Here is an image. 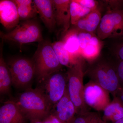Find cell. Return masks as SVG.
I'll return each mask as SVG.
<instances>
[{
    "mask_svg": "<svg viewBox=\"0 0 123 123\" xmlns=\"http://www.w3.org/2000/svg\"><path fill=\"white\" fill-rule=\"evenodd\" d=\"M113 123H123V118Z\"/></svg>",
    "mask_w": 123,
    "mask_h": 123,
    "instance_id": "f546056e",
    "label": "cell"
},
{
    "mask_svg": "<svg viewBox=\"0 0 123 123\" xmlns=\"http://www.w3.org/2000/svg\"><path fill=\"white\" fill-rule=\"evenodd\" d=\"M78 31L75 28L69 29L65 34L62 40L65 49L75 59L81 56L78 36Z\"/></svg>",
    "mask_w": 123,
    "mask_h": 123,
    "instance_id": "e0dca14e",
    "label": "cell"
},
{
    "mask_svg": "<svg viewBox=\"0 0 123 123\" xmlns=\"http://www.w3.org/2000/svg\"><path fill=\"white\" fill-rule=\"evenodd\" d=\"M56 27L62 30L64 34L69 30L71 23L69 0H53Z\"/></svg>",
    "mask_w": 123,
    "mask_h": 123,
    "instance_id": "4fadbf2b",
    "label": "cell"
},
{
    "mask_svg": "<svg viewBox=\"0 0 123 123\" xmlns=\"http://www.w3.org/2000/svg\"><path fill=\"white\" fill-rule=\"evenodd\" d=\"M86 73L90 80L99 85L113 96L121 87L116 65L110 62L101 61L92 64Z\"/></svg>",
    "mask_w": 123,
    "mask_h": 123,
    "instance_id": "277c9868",
    "label": "cell"
},
{
    "mask_svg": "<svg viewBox=\"0 0 123 123\" xmlns=\"http://www.w3.org/2000/svg\"><path fill=\"white\" fill-rule=\"evenodd\" d=\"M102 117L98 112L88 111L76 114L68 123H102Z\"/></svg>",
    "mask_w": 123,
    "mask_h": 123,
    "instance_id": "603a6c76",
    "label": "cell"
},
{
    "mask_svg": "<svg viewBox=\"0 0 123 123\" xmlns=\"http://www.w3.org/2000/svg\"><path fill=\"white\" fill-rule=\"evenodd\" d=\"M102 123H106V122H104V121H103V122Z\"/></svg>",
    "mask_w": 123,
    "mask_h": 123,
    "instance_id": "4dcf8cb0",
    "label": "cell"
},
{
    "mask_svg": "<svg viewBox=\"0 0 123 123\" xmlns=\"http://www.w3.org/2000/svg\"><path fill=\"white\" fill-rule=\"evenodd\" d=\"M31 123H41L51 115L52 108L37 88H29L21 93L16 100Z\"/></svg>",
    "mask_w": 123,
    "mask_h": 123,
    "instance_id": "6da1fadb",
    "label": "cell"
},
{
    "mask_svg": "<svg viewBox=\"0 0 123 123\" xmlns=\"http://www.w3.org/2000/svg\"><path fill=\"white\" fill-rule=\"evenodd\" d=\"M7 65L11 74L12 84L14 87L25 89L31 88L30 85L35 76L34 65L32 60L17 58L9 61Z\"/></svg>",
    "mask_w": 123,
    "mask_h": 123,
    "instance_id": "52a82bcc",
    "label": "cell"
},
{
    "mask_svg": "<svg viewBox=\"0 0 123 123\" xmlns=\"http://www.w3.org/2000/svg\"><path fill=\"white\" fill-rule=\"evenodd\" d=\"M2 43L1 44L0 53V93L5 95L10 93L12 84L11 74L3 56Z\"/></svg>",
    "mask_w": 123,
    "mask_h": 123,
    "instance_id": "ac0fdd59",
    "label": "cell"
},
{
    "mask_svg": "<svg viewBox=\"0 0 123 123\" xmlns=\"http://www.w3.org/2000/svg\"><path fill=\"white\" fill-rule=\"evenodd\" d=\"M17 7L13 0L0 1V22L6 29L16 27L20 23Z\"/></svg>",
    "mask_w": 123,
    "mask_h": 123,
    "instance_id": "7c38bea8",
    "label": "cell"
},
{
    "mask_svg": "<svg viewBox=\"0 0 123 123\" xmlns=\"http://www.w3.org/2000/svg\"><path fill=\"white\" fill-rule=\"evenodd\" d=\"M101 45L99 39L93 36L86 47L81 52V55L88 60L94 59L99 55Z\"/></svg>",
    "mask_w": 123,
    "mask_h": 123,
    "instance_id": "44dd1931",
    "label": "cell"
},
{
    "mask_svg": "<svg viewBox=\"0 0 123 123\" xmlns=\"http://www.w3.org/2000/svg\"><path fill=\"white\" fill-rule=\"evenodd\" d=\"M118 38V41L116 45L115 52L120 60L123 61V36Z\"/></svg>",
    "mask_w": 123,
    "mask_h": 123,
    "instance_id": "484cf974",
    "label": "cell"
},
{
    "mask_svg": "<svg viewBox=\"0 0 123 123\" xmlns=\"http://www.w3.org/2000/svg\"><path fill=\"white\" fill-rule=\"evenodd\" d=\"M70 20L71 24L75 25L82 18L91 12V10L81 6L78 3L71 0L70 5Z\"/></svg>",
    "mask_w": 123,
    "mask_h": 123,
    "instance_id": "7402d4cb",
    "label": "cell"
},
{
    "mask_svg": "<svg viewBox=\"0 0 123 123\" xmlns=\"http://www.w3.org/2000/svg\"><path fill=\"white\" fill-rule=\"evenodd\" d=\"M117 75L121 87L123 88V61L120 60L116 65Z\"/></svg>",
    "mask_w": 123,
    "mask_h": 123,
    "instance_id": "4316f807",
    "label": "cell"
},
{
    "mask_svg": "<svg viewBox=\"0 0 123 123\" xmlns=\"http://www.w3.org/2000/svg\"><path fill=\"white\" fill-rule=\"evenodd\" d=\"M110 93L90 80L84 85V99L86 105L98 111H103L111 102Z\"/></svg>",
    "mask_w": 123,
    "mask_h": 123,
    "instance_id": "9c48e42d",
    "label": "cell"
},
{
    "mask_svg": "<svg viewBox=\"0 0 123 123\" xmlns=\"http://www.w3.org/2000/svg\"><path fill=\"white\" fill-rule=\"evenodd\" d=\"M17 7L20 20H31L37 14L38 12L33 1L13 0Z\"/></svg>",
    "mask_w": 123,
    "mask_h": 123,
    "instance_id": "d6986e66",
    "label": "cell"
},
{
    "mask_svg": "<svg viewBox=\"0 0 123 123\" xmlns=\"http://www.w3.org/2000/svg\"><path fill=\"white\" fill-rule=\"evenodd\" d=\"M103 111L102 119L104 122L113 123L123 118V103L116 96Z\"/></svg>",
    "mask_w": 123,
    "mask_h": 123,
    "instance_id": "9a60e30c",
    "label": "cell"
},
{
    "mask_svg": "<svg viewBox=\"0 0 123 123\" xmlns=\"http://www.w3.org/2000/svg\"><path fill=\"white\" fill-rule=\"evenodd\" d=\"M102 18L101 12L98 9L91 11L79 20L74 25V28L79 31L92 33L98 29Z\"/></svg>",
    "mask_w": 123,
    "mask_h": 123,
    "instance_id": "2e32d148",
    "label": "cell"
},
{
    "mask_svg": "<svg viewBox=\"0 0 123 123\" xmlns=\"http://www.w3.org/2000/svg\"><path fill=\"white\" fill-rule=\"evenodd\" d=\"M32 60L34 65L35 76L38 81L53 73L60 71L62 67L51 43L47 40L39 43Z\"/></svg>",
    "mask_w": 123,
    "mask_h": 123,
    "instance_id": "3957f363",
    "label": "cell"
},
{
    "mask_svg": "<svg viewBox=\"0 0 123 123\" xmlns=\"http://www.w3.org/2000/svg\"><path fill=\"white\" fill-rule=\"evenodd\" d=\"M115 96L118 97L123 103V88L121 87L119 89Z\"/></svg>",
    "mask_w": 123,
    "mask_h": 123,
    "instance_id": "f1b7e54d",
    "label": "cell"
},
{
    "mask_svg": "<svg viewBox=\"0 0 123 123\" xmlns=\"http://www.w3.org/2000/svg\"><path fill=\"white\" fill-rule=\"evenodd\" d=\"M67 74L68 91L69 97L76 108V114L89 111V107L84 99L83 63L81 56L77 58L72 65L68 68Z\"/></svg>",
    "mask_w": 123,
    "mask_h": 123,
    "instance_id": "7a4b0ae2",
    "label": "cell"
},
{
    "mask_svg": "<svg viewBox=\"0 0 123 123\" xmlns=\"http://www.w3.org/2000/svg\"><path fill=\"white\" fill-rule=\"evenodd\" d=\"M2 40L18 43L20 46L23 44L34 42L38 43L44 40L39 25L35 20H26L20 23L10 32L4 33L1 31Z\"/></svg>",
    "mask_w": 123,
    "mask_h": 123,
    "instance_id": "8992f818",
    "label": "cell"
},
{
    "mask_svg": "<svg viewBox=\"0 0 123 123\" xmlns=\"http://www.w3.org/2000/svg\"><path fill=\"white\" fill-rule=\"evenodd\" d=\"M42 123H62L54 116L51 115L44 120Z\"/></svg>",
    "mask_w": 123,
    "mask_h": 123,
    "instance_id": "83f0119b",
    "label": "cell"
},
{
    "mask_svg": "<svg viewBox=\"0 0 123 123\" xmlns=\"http://www.w3.org/2000/svg\"><path fill=\"white\" fill-rule=\"evenodd\" d=\"M76 114V108L70 99L67 87L63 97L52 107L51 115L62 123H68Z\"/></svg>",
    "mask_w": 123,
    "mask_h": 123,
    "instance_id": "30bf717a",
    "label": "cell"
},
{
    "mask_svg": "<svg viewBox=\"0 0 123 123\" xmlns=\"http://www.w3.org/2000/svg\"><path fill=\"white\" fill-rule=\"evenodd\" d=\"M51 45L61 64L68 68L71 67L77 59H74L66 50L62 40L51 43Z\"/></svg>",
    "mask_w": 123,
    "mask_h": 123,
    "instance_id": "ffe728a7",
    "label": "cell"
},
{
    "mask_svg": "<svg viewBox=\"0 0 123 123\" xmlns=\"http://www.w3.org/2000/svg\"><path fill=\"white\" fill-rule=\"evenodd\" d=\"M38 13L45 26L50 32L54 31L56 27L53 0H33Z\"/></svg>",
    "mask_w": 123,
    "mask_h": 123,
    "instance_id": "5bb4252c",
    "label": "cell"
},
{
    "mask_svg": "<svg viewBox=\"0 0 123 123\" xmlns=\"http://www.w3.org/2000/svg\"><path fill=\"white\" fill-rule=\"evenodd\" d=\"M81 6L90 10L91 11L97 9L98 3L94 0H74Z\"/></svg>",
    "mask_w": 123,
    "mask_h": 123,
    "instance_id": "d4e9b609",
    "label": "cell"
},
{
    "mask_svg": "<svg viewBox=\"0 0 123 123\" xmlns=\"http://www.w3.org/2000/svg\"><path fill=\"white\" fill-rule=\"evenodd\" d=\"M68 82L66 73L57 71L39 81L36 88L42 93L52 109L64 94Z\"/></svg>",
    "mask_w": 123,
    "mask_h": 123,
    "instance_id": "5b68a950",
    "label": "cell"
},
{
    "mask_svg": "<svg viewBox=\"0 0 123 123\" xmlns=\"http://www.w3.org/2000/svg\"><path fill=\"white\" fill-rule=\"evenodd\" d=\"M27 120L16 100L5 101L0 108V123H26Z\"/></svg>",
    "mask_w": 123,
    "mask_h": 123,
    "instance_id": "8fae6325",
    "label": "cell"
},
{
    "mask_svg": "<svg viewBox=\"0 0 123 123\" xmlns=\"http://www.w3.org/2000/svg\"><path fill=\"white\" fill-rule=\"evenodd\" d=\"M93 36L92 33L85 31H78V36L80 50V53L82 50L86 47L90 41L91 39Z\"/></svg>",
    "mask_w": 123,
    "mask_h": 123,
    "instance_id": "cb8c5ba5",
    "label": "cell"
},
{
    "mask_svg": "<svg viewBox=\"0 0 123 123\" xmlns=\"http://www.w3.org/2000/svg\"><path fill=\"white\" fill-rule=\"evenodd\" d=\"M98 37L101 39L119 38L123 36V10H109L102 18L97 29Z\"/></svg>",
    "mask_w": 123,
    "mask_h": 123,
    "instance_id": "ba28073f",
    "label": "cell"
}]
</instances>
